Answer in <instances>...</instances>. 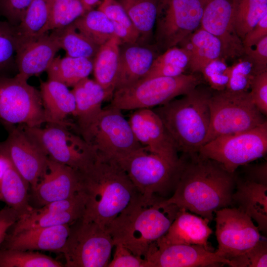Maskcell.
<instances>
[{"instance_id": "obj_1", "label": "cell", "mask_w": 267, "mask_h": 267, "mask_svg": "<svg viewBox=\"0 0 267 267\" xmlns=\"http://www.w3.org/2000/svg\"><path fill=\"white\" fill-rule=\"evenodd\" d=\"M175 190L164 204H172L212 221L219 209L233 206L237 176L198 152L182 153Z\"/></svg>"}, {"instance_id": "obj_2", "label": "cell", "mask_w": 267, "mask_h": 267, "mask_svg": "<svg viewBox=\"0 0 267 267\" xmlns=\"http://www.w3.org/2000/svg\"><path fill=\"white\" fill-rule=\"evenodd\" d=\"M79 172L80 192L85 201L82 219L85 221L106 228L138 193L115 159L97 154L91 164Z\"/></svg>"}, {"instance_id": "obj_3", "label": "cell", "mask_w": 267, "mask_h": 267, "mask_svg": "<svg viewBox=\"0 0 267 267\" xmlns=\"http://www.w3.org/2000/svg\"><path fill=\"white\" fill-rule=\"evenodd\" d=\"M162 199L138 193L106 227L114 245H123L144 258L151 245L167 232L179 209L163 204Z\"/></svg>"}, {"instance_id": "obj_4", "label": "cell", "mask_w": 267, "mask_h": 267, "mask_svg": "<svg viewBox=\"0 0 267 267\" xmlns=\"http://www.w3.org/2000/svg\"><path fill=\"white\" fill-rule=\"evenodd\" d=\"M211 90L196 87L179 99L153 110L157 114L178 152H198L203 145L210 123Z\"/></svg>"}, {"instance_id": "obj_5", "label": "cell", "mask_w": 267, "mask_h": 267, "mask_svg": "<svg viewBox=\"0 0 267 267\" xmlns=\"http://www.w3.org/2000/svg\"><path fill=\"white\" fill-rule=\"evenodd\" d=\"M116 161L143 197L165 199L168 194L174 193L180 159L178 162L171 161L142 146Z\"/></svg>"}, {"instance_id": "obj_6", "label": "cell", "mask_w": 267, "mask_h": 267, "mask_svg": "<svg viewBox=\"0 0 267 267\" xmlns=\"http://www.w3.org/2000/svg\"><path fill=\"white\" fill-rule=\"evenodd\" d=\"M209 106L210 123L203 145L219 136L243 132L267 121L253 102L249 91L215 90Z\"/></svg>"}, {"instance_id": "obj_7", "label": "cell", "mask_w": 267, "mask_h": 267, "mask_svg": "<svg viewBox=\"0 0 267 267\" xmlns=\"http://www.w3.org/2000/svg\"><path fill=\"white\" fill-rule=\"evenodd\" d=\"M201 83L200 77L193 74L142 79L115 90L110 105L121 111L151 108L185 94Z\"/></svg>"}, {"instance_id": "obj_8", "label": "cell", "mask_w": 267, "mask_h": 267, "mask_svg": "<svg viewBox=\"0 0 267 267\" xmlns=\"http://www.w3.org/2000/svg\"><path fill=\"white\" fill-rule=\"evenodd\" d=\"M22 126L49 159L79 172L87 168L97 156L79 133L70 130V126L50 123L44 127Z\"/></svg>"}, {"instance_id": "obj_9", "label": "cell", "mask_w": 267, "mask_h": 267, "mask_svg": "<svg viewBox=\"0 0 267 267\" xmlns=\"http://www.w3.org/2000/svg\"><path fill=\"white\" fill-rule=\"evenodd\" d=\"M121 110L109 105L80 134L97 154L118 160L143 146L135 137Z\"/></svg>"}, {"instance_id": "obj_10", "label": "cell", "mask_w": 267, "mask_h": 267, "mask_svg": "<svg viewBox=\"0 0 267 267\" xmlns=\"http://www.w3.org/2000/svg\"><path fill=\"white\" fill-rule=\"evenodd\" d=\"M113 240L105 227L82 218L71 225L70 233L60 253L66 267H107Z\"/></svg>"}, {"instance_id": "obj_11", "label": "cell", "mask_w": 267, "mask_h": 267, "mask_svg": "<svg viewBox=\"0 0 267 267\" xmlns=\"http://www.w3.org/2000/svg\"><path fill=\"white\" fill-rule=\"evenodd\" d=\"M235 173L241 166L262 158L267 152V122L249 130L219 136L198 151Z\"/></svg>"}, {"instance_id": "obj_12", "label": "cell", "mask_w": 267, "mask_h": 267, "mask_svg": "<svg viewBox=\"0 0 267 267\" xmlns=\"http://www.w3.org/2000/svg\"><path fill=\"white\" fill-rule=\"evenodd\" d=\"M17 74L0 76V122L4 126L46 123L40 90Z\"/></svg>"}, {"instance_id": "obj_13", "label": "cell", "mask_w": 267, "mask_h": 267, "mask_svg": "<svg viewBox=\"0 0 267 267\" xmlns=\"http://www.w3.org/2000/svg\"><path fill=\"white\" fill-rule=\"evenodd\" d=\"M208 0H160L156 21V46L166 49L178 45L200 26Z\"/></svg>"}, {"instance_id": "obj_14", "label": "cell", "mask_w": 267, "mask_h": 267, "mask_svg": "<svg viewBox=\"0 0 267 267\" xmlns=\"http://www.w3.org/2000/svg\"><path fill=\"white\" fill-rule=\"evenodd\" d=\"M215 213L218 243L215 252L221 258L229 261L251 248L261 239L258 226L239 208L225 207Z\"/></svg>"}, {"instance_id": "obj_15", "label": "cell", "mask_w": 267, "mask_h": 267, "mask_svg": "<svg viewBox=\"0 0 267 267\" xmlns=\"http://www.w3.org/2000/svg\"><path fill=\"white\" fill-rule=\"evenodd\" d=\"M4 126L8 135L0 141V155L9 161L33 190L47 170L48 158L22 125Z\"/></svg>"}, {"instance_id": "obj_16", "label": "cell", "mask_w": 267, "mask_h": 267, "mask_svg": "<svg viewBox=\"0 0 267 267\" xmlns=\"http://www.w3.org/2000/svg\"><path fill=\"white\" fill-rule=\"evenodd\" d=\"M144 259L147 267H203L228 265L227 260L202 246L182 244L150 246Z\"/></svg>"}, {"instance_id": "obj_17", "label": "cell", "mask_w": 267, "mask_h": 267, "mask_svg": "<svg viewBox=\"0 0 267 267\" xmlns=\"http://www.w3.org/2000/svg\"><path fill=\"white\" fill-rule=\"evenodd\" d=\"M239 0H208L200 27L218 38L222 47V58H234L244 54L242 40L234 26V18Z\"/></svg>"}, {"instance_id": "obj_18", "label": "cell", "mask_w": 267, "mask_h": 267, "mask_svg": "<svg viewBox=\"0 0 267 267\" xmlns=\"http://www.w3.org/2000/svg\"><path fill=\"white\" fill-rule=\"evenodd\" d=\"M128 121L135 137L142 146L171 161H179L178 152L172 139L153 110H134Z\"/></svg>"}, {"instance_id": "obj_19", "label": "cell", "mask_w": 267, "mask_h": 267, "mask_svg": "<svg viewBox=\"0 0 267 267\" xmlns=\"http://www.w3.org/2000/svg\"><path fill=\"white\" fill-rule=\"evenodd\" d=\"M80 189V172L48 158L47 170L33 191L36 199L43 206L70 198Z\"/></svg>"}, {"instance_id": "obj_20", "label": "cell", "mask_w": 267, "mask_h": 267, "mask_svg": "<svg viewBox=\"0 0 267 267\" xmlns=\"http://www.w3.org/2000/svg\"><path fill=\"white\" fill-rule=\"evenodd\" d=\"M70 224L33 228L7 233L0 248L60 253L70 233Z\"/></svg>"}, {"instance_id": "obj_21", "label": "cell", "mask_w": 267, "mask_h": 267, "mask_svg": "<svg viewBox=\"0 0 267 267\" xmlns=\"http://www.w3.org/2000/svg\"><path fill=\"white\" fill-rule=\"evenodd\" d=\"M59 49L56 38L48 33L19 46L16 54V74L28 80L32 76L46 71Z\"/></svg>"}, {"instance_id": "obj_22", "label": "cell", "mask_w": 267, "mask_h": 267, "mask_svg": "<svg viewBox=\"0 0 267 267\" xmlns=\"http://www.w3.org/2000/svg\"><path fill=\"white\" fill-rule=\"evenodd\" d=\"M156 45L121 44L115 89L130 86L142 79L159 54Z\"/></svg>"}, {"instance_id": "obj_23", "label": "cell", "mask_w": 267, "mask_h": 267, "mask_svg": "<svg viewBox=\"0 0 267 267\" xmlns=\"http://www.w3.org/2000/svg\"><path fill=\"white\" fill-rule=\"evenodd\" d=\"M209 222L206 218L179 209L167 232L155 242L159 244L197 245L213 251L208 242L213 233Z\"/></svg>"}, {"instance_id": "obj_24", "label": "cell", "mask_w": 267, "mask_h": 267, "mask_svg": "<svg viewBox=\"0 0 267 267\" xmlns=\"http://www.w3.org/2000/svg\"><path fill=\"white\" fill-rule=\"evenodd\" d=\"M73 88L76 102L75 127L80 134L95 121L102 110L103 102L110 97L98 83L89 77Z\"/></svg>"}, {"instance_id": "obj_25", "label": "cell", "mask_w": 267, "mask_h": 267, "mask_svg": "<svg viewBox=\"0 0 267 267\" xmlns=\"http://www.w3.org/2000/svg\"><path fill=\"white\" fill-rule=\"evenodd\" d=\"M232 200L233 205L257 222L260 231L267 233V185L237 177Z\"/></svg>"}, {"instance_id": "obj_26", "label": "cell", "mask_w": 267, "mask_h": 267, "mask_svg": "<svg viewBox=\"0 0 267 267\" xmlns=\"http://www.w3.org/2000/svg\"><path fill=\"white\" fill-rule=\"evenodd\" d=\"M40 92L46 123L72 126L66 121L75 111V99L72 90L61 82L48 79L41 82Z\"/></svg>"}, {"instance_id": "obj_27", "label": "cell", "mask_w": 267, "mask_h": 267, "mask_svg": "<svg viewBox=\"0 0 267 267\" xmlns=\"http://www.w3.org/2000/svg\"><path fill=\"white\" fill-rule=\"evenodd\" d=\"M178 44L187 53L188 67L193 73H201L210 62L222 57V47L220 40L201 27Z\"/></svg>"}, {"instance_id": "obj_28", "label": "cell", "mask_w": 267, "mask_h": 267, "mask_svg": "<svg viewBox=\"0 0 267 267\" xmlns=\"http://www.w3.org/2000/svg\"><path fill=\"white\" fill-rule=\"evenodd\" d=\"M121 44L116 36L113 37L100 46L93 59L94 80L105 90L110 99L115 89Z\"/></svg>"}, {"instance_id": "obj_29", "label": "cell", "mask_w": 267, "mask_h": 267, "mask_svg": "<svg viewBox=\"0 0 267 267\" xmlns=\"http://www.w3.org/2000/svg\"><path fill=\"white\" fill-rule=\"evenodd\" d=\"M50 3L51 0H33L21 21L15 26L18 46L35 41L48 33Z\"/></svg>"}, {"instance_id": "obj_30", "label": "cell", "mask_w": 267, "mask_h": 267, "mask_svg": "<svg viewBox=\"0 0 267 267\" xmlns=\"http://www.w3.org/2000/svg\"><path fill=\"white\" fill-rule=\"evenodd\" d=\"M84 213V209L58 212L32 208L20 216L9 228L10 232L7 233L13 234L33 228L72 225L83 217Z\"/></svg>"}, {"instance_id": "obj_31", "label": "cell", "mask_w": 267, "mask_h": 267, "mask_svg": "<svg viewBox=\"0 0 267 267\" xmlns=\"http://www.w3.org/2000/svg\"><path fill=\"white\" fill-rule=\"evenodd\" d=\"M138 31L139 44H147L155 25L160 0H117Z\"/></svg>"}, {"instance_id": "obj_32", "label": "cell", "mask_w": 267, "mask_h": 267, "mask_svg": "<svg viewBox=\"0 0 267 267\" xmlns=\"http://www.w3.org/2000/svg\"><path fill=\"white\" fill-rule=\"evenodd\" d=\"M93 59L65 56L55 57L46 70L48 79L73 87L93 71Z\"/></svg>"}, {"instance_id": "obj_33", "label": "cell", "mask_w": 267, "mask_h": 267, "mask_svg": "<svg viewBox=\"0 0 267 267\" xmlns=\"http://www.w3.org/2000/svg\"><path fill=\"white\" fill-rule=\"evenodd\" d=\"M29 186L11 165L0 184V200L15 210L19 217L33 208L28 202L27 192Z\"/></svg>"}, {"instance_id": "obj_34", "label": "cell", "mask_w": 267, "mask_h": 267, "mask_svg": "<svg viewBox=\"0 0 267 267\" xmlns=\"http://www.w3.org/2000/svg\"><path fill=\"white\" fill-rule=\"evenodd\" d=\"M51 33L67 56L94 59L100 47L79 32L73 23L54 29Z\"/></svg>"}, {"instance_id": "obj_35", "label": "cell", "mask_w": 267, "mask_h": 267, "mask_svg": "<svg viewBox=\"0 0 267 267\" xmlns=\"http://www.w3.org/2000/svg\"><path fill=\"white\" fill-rule=\"evenodd\" d=\"M73 24L79 32L99 46L116 36L112 23L97 8L87 11Z\"/></svg>"}, {"instance_id": "obj_36", "label": "cell", "mask_w": 267, "mask_h": 267, "mask_svg": "<svg viewBox=\"0 0 267 267\" xmlns=\"http://www.w3.org/2000/svg\"><path fill=\"white\" fill-rule=\"evenodd\" d=\"M188 66L189 57L186 51L181 47L174 46L156 57L142 79L178 76L183 74Z\"/></svg>"}, {"instance_id": "obj_37", "label": "cell", "mask_w": 267, "mask_h": 267, "mask_svg": "<svg viewBox=\"0 0 267 267\" xmlns=\"http://www.w3.org/2000/svg\"><path fill=\"white\" fill-rule=\"evenodd\" d=\"M97 9L112 23L116 36L122 44L139 43V34L131 19L117 0H102Z\"/></svg>"}, {"instance_id": "obj_38", "label": "cell", "mask_w": 267, "mask_h": 267, "mask_svg": "<svg viewBox=\"0 0 267 267\" xmlns=\"http://www.w3.org/2000/svg\"><path fill=\"white\" fill-rule=\"evenodd\" d=\"M267 14V0H238L234 14V26L242 41L247 33Z\"/></svg>"}, {"instance_id": "obj_39", "label": "cell", "mask_w": 267, "mask_h": 267, "mask_svg": "<svg viewBox=\"0 0 267 267\" xmlns=\"http://www.w3.org/2000/svg\"><path fill=\"white\" fill-rule=\"evenodd\" d=\"M51 257L35 251L0 248V267H63Z\"/></svg>"}, {"instance_id": "obj_40", "label": "cell", "mask_w": 267, "mask_h": 267, "mask_svg": "<svg viewBox=\"0 0 267 267\" xmlns=\"http://www.w3.org/2000/svg\"><path fill=\"white\" fill-rule=\"evenodd\" d=\"M86 12L82 0H51L49 30L71 25Z\"/></svg>"}, {"instance_id": "obj_41", "label": "cell", "mask_w": 267, "mask_h": 267, "mask_svg": "<svg viewBox=\"0 0 267 267\" xmlns=\"http://www.w3.org/2000/svg\"><path fill=\"white\" fill-rule=\"evenodd\" d=\"M18 40L15 26L0 20V76L11 69L17 71L16 54Z\"/></svg>"}, {"instance_id": "obj_42", "label": "cell", "mask_w": 267, "mask_h": 267, "mask_svg": "<svg viewBox=\"0 0 267 267\" xmlns=\"http://www.w3.org/2000/svg\"><path fill=\"white\" fill-rule=\"evenodd\" d=\"M255 75L252 63L246 57L230 66L226 89L235 92L248 91Z\"/></svg>"}, {"instance_id": "obj_43", "label": "cell", "mask_w": 267, "mask_h": 267, "mask_svg": "<svg viewBox=\"0 0 267 267\" xmlns=\"http://www.w3.org/2000/svg\"><path fill=\"white\" fill-rule=\"evenodd\" d=\"M201 73L213 89L223 90L226 89L229 81L230 66L226 64L224 58L220 57L208 63Z\"/></svg>"}, {"instance_id": "obj_44", "label": "cell", "mask_w": 267, "mask_h": 267, "mask_svg": "<svg viewBox=\"0 0 267 267\" xmlns=\"http://www.w3.org/2000/svg\"><path fill=\"white\" fill-rule=\"evenodd\" d=\"M232 267H267V242L260 239L251 248L229 260Z\"/></svg>"}, {"instance_id": "obj_45", "label": "cell", "mask_w": 267, "mask_h": 267, "mask_svg": "<svg viewBox=\"0 0 267 267\" xmlns=\"http://www.w3.org/2000/svg\"><path fill=\"white\" fill-rule=\"evenodd\" d=\"M33 0H0V15L13 26H17Z\"/></svg>"}, {"instance_id": "obj_46", "label": "cell", "mask_w": 267, "mask_h": 267, "mask_svg": "<svg viewBox=\"0 0 267 267\" xmlns=\"http://www.w3.org/2000/svg\"><path fill=\"white\" fill-rule=\"evenodd\" d=\"M249 92L252 101L265 116L267 115V71L255 75Z\"/></svg>"}, {"instance_id": "obj_47", "label": "cell", "mask_w": 267, "mask_h": 267, "mask_svg": "<svg viewBox=\"0 0 267 267\" xmlns=\"http://www.w3.org/2000/svg\"><path fill=\"white\" fill-rule=\"evenodd\" d=\"M114 247L113 259L107 267H147L144 258L134 255L123 245L116 244Z\"/></svg>"}, {"instance_id": "obj_48", "label": "cell", "mask_w": 267, "mask_h": 267, "mask_svg": "<svg viewBox=\"0 0 267 267\" xmlns=\"http://www.w3.org/2000/svg\"><path fill=\"white\" fill-rule=\"evenodd\" d=\"M244 48V54L252 63L255 74L267 71V36L254 46Z\"/></svg>"}, {"instance_id": "obj_49", "label": "cell", "mask_w": 267, "mask_h": 267, "mask_svg": "<svg viewBox=\"0 0 267 267\" xmlns=\"http://www.w3.org/2000/svg\"><path fill=\"white\" fill-rule=\"evenodd\" d=\"M267 36V14L249 31L242 40L244 47H251Z\"/></svg>"}, {"instance_id": "obj_50", "label": "cell", "mask_w": 267, "mask_h": 267, "mask_svg": "<svg viewBox=\"0 0 267 267\" xmlns=\"http://www.w3.org/2000/svg\"><path fill=\"white\" fill-rule=\"evenodd\" d=\"M19 218L17 212L7 206L0 210V248L9 228Z\"/></svg>"}, {"instance_id": "obj_51", "label": "cell", "mask_w": 267, "mask_h": 267, "mask_svg": "<svg viewBox=\"0 0 267 267\" xmlns=\"http://www.w3.org/2000/svg\"><path fill=\"white\" fill-rule=\"evenodd\" d=\"M245 179L267 185V162L247 165H245Z\"/></svg>"}, {"instance_id": "obj_52", "label": "cell", "mask_w": 267, "mask_h": 267, "mask_svg": "<svg viewBox=\"0 0 267 267\" xmlns=\"http://www.w3.org/2000/svg\"><path fill=\"white\" fill-rule=\"evenodd\" d=\"M10 166L11 164L6 158L0 155V184L6 171Z\"/></svg>"}, {"instance_id": "obj_53", "label": "cell", "mask_w": 267, "mask_h": 267, "mask_svg": "<svg viewBox=\"0 0 267 267\" xmlns=\"http://www.w3.org/2000/svg\"><path fill=\"white\" fill-rule=\"evenodd\" d=\"M87 11L94 9V8L98 6L102 0H82Z\"/></svg>"}, {"instance_id": "obj_54", "label": "cell", "mask_w": 267, "mask_h": 267, "mask_svg": "<svg viewBox=\"0 0 267 267\" xmlns=\"http://www.w3.org/2000/svg\"></svg>"}]
</instances>
